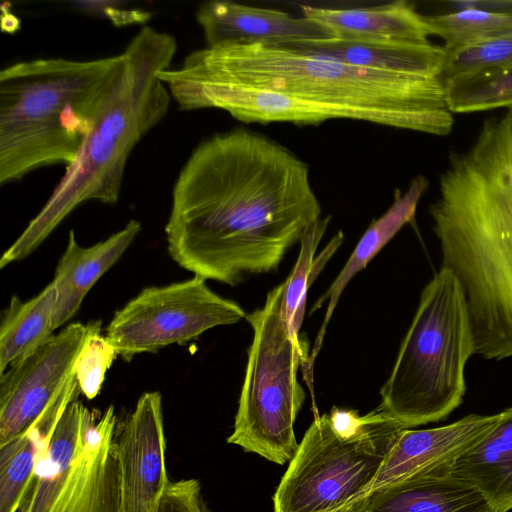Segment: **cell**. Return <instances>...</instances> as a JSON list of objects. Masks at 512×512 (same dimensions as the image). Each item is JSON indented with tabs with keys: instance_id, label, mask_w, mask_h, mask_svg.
I'll return each instance as SVG.
<instances>
[{
	"instance_id": "16",
	"label": "cell",
	"mask_w": 512,
	"mask_h": 512,
	"mask_svg": "<svg viewBox=\"0 0 512 512\" xmlns=\"http://www.w3.org/2000/svg\"><path fill=\"white\" fill-rule=\"evenodd\" d=\"M429 185L425 176L418 175L412 179L404 193L395 190L394 201L388 210L378 219L374 220L360 238L348 261L337 275L326 292L312 306L310 314L319 310L328 301L324 319L315 343L303 367L304 379L310 392H313V367L316 357L322 347L327 326L338 301L351 279L377 255L378 252L408 224L414 223L418 203Z\"/></svg>"
},
{
	"instance_id": "6",
	"label": "cell",
	"mask_w": 512,
	"mask_h": 512,
	"mask_svg": "<svg viewBox=\"0 0 512 512\" xmlns=\"http://www.w3.org/2000/svg\"><path fill=\"white\" fill-rule=\"evenodd\" d=\"M473 355L465 295L455 275L441 267L421 292L378 409L409 429L445 419L463 402Z\"/></svg>"
},
{
	"instance_id": "9",
	"label": "cell",
	"mask_w": 512,
	"mask_h": 512,
	"mask_svg": "<svg viewBox=\"0 0 512 512\" xmlns=\"http://www.w3.org/2000/svg\"><path fill=\"white\" fill-rule=\"evenodd\" d=\"M246 316L238 303L216 294L205 279L194 276L144 288L115 312L105 336L117 355L130 361L136 354L185 344L209 329L236 324Z\"/></svg>"
},
{
	"instance_id": "17",
	"label": "cell",
	"mask_w": 512,
	"mask_h": 512,
	"mask_svg": "<svg viewBox=\"0 0 512 512\" xmlns=\"http://www.w3.org/2000/svg\"><path fill=\"white\" fill-rule=\"evenodd\" d=\"M140 231L141 223L131 219L120 231L90 247L79 245L74 231H69L52 281L57 294L54 330L75 315L92 286L119 260Z\"/></svg>"
},
{
	"instance_id": "13",
	"label": "cell",
	"mask_w": 512,
	"mask_h": 512,
	"mask_svg": "<svg viewBox=\"0 0 512 512\" xmlns=\"http://www.w3.org/2000/svg\"><path fill=\"white\" fill-rule=\"evenodd\" d=\"M207 47L226 45H290L335 38L320 23L278 9L254 7L233 1L203 3L196 12Z\"/></svg>"
},
{
	"instance_id": "20",
	"label": "cell",
	"mask_w": 512,
	"mask_h": 512,
	"mask_svg": "<svg viewBox=\"0 0 512 512\" xmlns=\"http://www.w3.org/2000/svg\"><path fill=\"white\" fill-rule=\"evenodd\" d=\"M497 424L451 466L474 486L495 512L512 510V405Z\"/></svg>"
},
{
	"instance_id": "22",
	"label": "cell",
	"mask_w": 512,
	"mask_h": 512,
	"mask_svg": "<svg viewBox=\"0 0 512 512\" xmlns=\"http://www.w3.org/2000/svg\"><path fill=\"white\" fill-rule=\"evenodd\" d=\"M75 396V385L67 383L28 431L0 446V512L18 510L41 449Z\"/></svg>"
},
{
	"instance_id": "11",
	"label": "cell",
	"mask_w": 512,
	"mask_h": 512,
	"mask_svg": "<svg viewBox=\"0 0 512 512\" xmlns=\"http://www.w3.org/2000/svg\"><path fill=\"white\" fill-rule=\"evenodd\" d=\"M116 442L120 512H158L170 481L160 392L140 396L132 413L118 425Z\"/></svg>"
},
{
	"instance_id": "23",
	"label": "cell",
	"mask_w": 512,
	"mask_h": 512,
	"mask_svg": "<svg viewBox=\"0 0 512 512\" xmlns=\"http://www.w3.org/2000/svg\"><path fill=\"white\" fill-rule=\"evenodd\" d=\"M56 299L53 282L27 301L12 296L1 316L0 374L52 336Z\"/></svg>"
},
{
	"instance_id": "8",
	"label": "cell",
	"mask_w": 512,
	"mask_h": 512,
	"mask_svg": "<svg viewBox=\"0 0 512 512\" xmlns=\"http://www.w3.org/2000/svg\"><path fill=\"white\" fill-rule=\"evenodd\" d=\"M404 425L378 408L343 436L316 415L272 496L273 512H343L369 489ZM409 429V428H408Z\"/></svg>"
},
{
	"instance_id": "26",
	"label": "cell",
	"mask_w": 512,
	"mask_h": 512,
	"mask_svg": "<svg viewBox=\"0 0 512 512\" xmlns=\"http://www.w3.org/2000/svg\"><path fill=\"white\" fill-rule=\"evenodd\" d=\"M331 216L312 224L300 240V252L291 274L284 281L282 313L294 342L304 348L299 331L303 322L306 297L312 283V270L316 249L328 227Z\"/></svg>"
},
{
	"instance_id": "14",
	"label": "cell",
	"mask_w": 512,
	"mask_h": 512,
	"mask_svg": "<svg viewBox=\"0 0 512 512\" xmlns=\"http://www.w3.org/2000/svg\"><path fill=\"white\" fill-rule=\"evenodd\" d=\"M500 416V412L492 415L469 414L441 427L404 429L369 489L353 505L370 492L390 483L415 474L451 468L463 453L497 424Z\"/></svg>"
},
{
	"instance_id": "18",
	"label": "cell",
	"mask_w": 512,
	"mask_h": 512,
	"mask_svg": "<svg viewBox=\"0 0 512 512\" xmlns=\"http://www.w3.org/2000/svg\"><path fill=\"white\" fill-rule=\"evenodd\" d=\"M306 54L385 72L440 77L443 46L428 43L322 39L290 45ZM441 78V77H440Z\"/></svg>"
},
{
	"instance_id": "4",
	"label": "cell",
	"mask_w": 512,
	"mask_h": 512,
	"mask_svg": "<svg viewBox=\"0 0 512 512\" xmlns=\"http://www.w3.org/2000/svg\"><path fill=\"white\" fill-rule=\"evenodd\" d=\"M176 51L174 36L149 25L129 41L74 161L38 214L3 253L0 268L29 256L80 204L118 201L133 148L168 112L171 95L159 74L169 69Z\"/></svg>"
},
{
	"instance_id": "5",
	"label": "cell",
	"mask_w": 512,
	"mask_h": 512,
	"mask_svg": "<svg viewBox=\"0 0 512 512\" xmlns=\"http://www.w3.org/2000/svg\"><path fill=\"white\" fill-rule=\"evenodd\" d=\"M122 53L92 59L17 62L0 71V184L55 164L70 165Z\"/></svg>"
},
{
	"instance_id": "10",
	"label": "cell",
	"mask_w": 512,
	"mask_h": 512,
	"mask_svg": "<svg viewBox=\"0 0 512 512\" xmlns=\"http://www.w3.org/2000/svg\"><path fill=\"white\" fill-rule=\"evenodd\" d=\"M101 321L75 322L52 335L0 374V446L24 434L73 375L87 338Z\"/></svg>"
},
{
	"instance_id": "1",
	"label": "cell",
	"mask_w": 512,
	"mask_h": 512,
	"mask_svg": "<svg viewBox=\"0 0 512 512\" xmlns=\"http://www.w3.org/2000/svg\"><path fill=\"white\" fill-rule=\"evenodd\" d=\"M321 213L305 162L261 134L235 129L201 142L182 167L167 248L194 276L236 286L277 270Z\"/></svg>"
},
{
	"instance_id": "12",
	"label": "cell",
	"mask_w": 512,
	"mask_h": 512,
	"mask_svg": "<svg viewBox=\"0 0 512 512\" xmlns=\"http://www.w3.org/2000/svg\"><path fill=\"white\" fill-rule=\"evenodd\" d=\"M113 405L85 407L79 447L50 512H120V468Z\"/></svg>"
},
{
	"instance_id": "21",
	"label": "cell",
	"mask_w": 512,
	"mask_h": 512,
	"mask_svg": "<svg viewBox=\"0 0 512 512\" xmlns=\"http://www.w3.org/2000/svg\"><path fill=\"white\" fill-rule=\"evenodd\" d=\"M85 405L75 397L65 408L46 445L16 512H50L76 456Z\"/></svg>"
},
{
	"instance_id": "24",
	"label": "cell",
	"mask_w": 512,
	"mask_h": 512,
	"mask_svg": "<svg viewBox=\"0 0 512 512\" xmlns=\"http://www.w3.org/2000/svg\"><path fill=\"white\" fill-rule=\"evenodd\" d=\"M443 83L453 114L512 108V66L462 73Z\"/></svg>"
},
{
	"instance_id": "29",
	"label": "cell",
	"mask_w": 512,
	"mask_h": 512,
	"mask_svg": "<svg viewBox=\"0 0 512 512\" xmlns=\"http://www.w3.org/2000/svg\"><path fill=\"white\" fill-rule=\"evenodd\" d=\"M158 512H209L200 481L194 478L170 480L163 492Z\"/></svg>"
},
{
	"instance_id": "2",
	"label": "cell",
	"mask_w": 512,
	"mask_h": 512,
	"mask_svg": "<svg viewBox=\"0 0 512 512\" xmlns=\"http://www.w3.org/2000/svg\"><path fill=\"white\" fill-rule=\"evenodd\" d=\"M164 84L221 83L278 93L277 122L368 121L436 136L454 124L443 80L352 66L292 47L226 45L188 54L159 74Z\"/></svg>"
},
{
	"instance_id": "31",
	"label": "cell",
	"mask_w": 512,
	"mask_h": 512,
	"mask_svg": "<svg viewBox=\"0 0 512 512\" xmlns=\"http://www.w3.org/2000/svg\"><path fill=\"white\" fill-rule=\"evenodd\" d=\"M462 4L486 10L512 13V1H470L462 2Z\"/></svg>"
},
{
	"instance_id": "15",
	"label": "cell",
	"mask_w": 512,
	"mask_h": 512,
	"mask_svg": "<svg viewBox=\"0 0 512 512\" xmlns=\"http://www.w3.org/2000/svg\"><path fill=\"white\" fill-rule=\"evenodd\" d=\"M345 512H495L451 468L420 473L378 488Z\"/></svg>"
},
{
	"instance_id": "7",
	"label": "cell",
	"mask_w": 512,
	"mask_h": 512,
	"mask_svg": "<svg viewBox=\"0 0 512 512\" xmlns=\"http://www.w3.org/2000/svg\"><path fill=\"white\" fill-rule=\"evenodd\" d=\"M283 293L284 282L245 318L253 339L233 431L227 438V443L278 465L289 463L299 445L294 424L306 394L297 370L309 356L289 333L282 313Z\"/></svg>"
},
{
	"instance_id": "3",
	"label": "cell",
	"mask_w": 512,
	"mask_h": 512,
	"mask_svg": "<svg viewBox=\"0 0 512 512\" xmlns=\"http://www.w3.org/2000/svg\"><path fill=\"white\" fill-rule=\"evenodd\" d=\"M442 265L466 298L475 355L512 358V108L452 152L429 206Z\"/></svg>"
},
{
	"instance_id": "25",
	"label": "cell",
	"mask_w": 512,
	"mask_h": 512,
	"mask_svg": "<svg viewBox=\"0 0 512 512\" xmlns=\"http://www.w3.org/2000/svg\"><path fill=\"white\" fill-rule=\"evenodd\" d=\"M461 9L425 16L430 35L443 39L448 51L512 30V13L463 5Z\"/></svg>"
},
{
	"instance_id": "19",
	"label": "cell",
	"mask_w": 512,
	"mask_h": 512,
	"mask_svg": "<svg viewBox=\"0 0 512 512\" xmlns=\"http://www.w3.org/2000/svg\"><path fill=\"white\" fill-rule=\"evenodd\" d=\"M302 16L328 28L345 40L428 43L425 16L406 1L361 8L301 5Z\"/></svg>"
},
{
	"instance_id": "28",
	"label": "cell",
	"mask_w": 512,
	"mask_h": 512,
	"mask_svg": "<svg viewBox=\"0 0 512 512\" xmlns=\"http://www.w3.org/2000/svg\"><path fill=\"white\" fill-rule=\"evenodd\" d=\"M100 332L87 338L73 367L79 391L89 400L99 394L106 372L117 356L113 345Z\"/></svg>"
},
{
	"instance_id": "30",
	"label": "cell",
	"mask_w": 512,
	"mask_h": 512,
	"mask_svg": "<svg viewBox=\"0 0 512 512\" xmlns=\"http://www.w3.org/2000/svg\"><path fill=\"white\" fill-rule=\"evenodd\" d=\"M124 2L119 1H75L71 2L75 8L96 16L105 17L115 26H125L134 23H146L151 14L142 9L126 8Z\"/></svg>"
},
{
	"instance_id": "27",
	"label": "cell",
	"mask_w": 512,
	"mask_h": 512,
	"mask_svg": "<svg viewBox=\"0 0 512 512\" xmlns=\"http://www.w3.org/2000/svg\"><path fill=\"white\" fill-rule=\"evenodd\" d=\"M446 51V50H445ZM512 66V30L446 51L441 79Z\"/></svg>"
}]
</instances>
